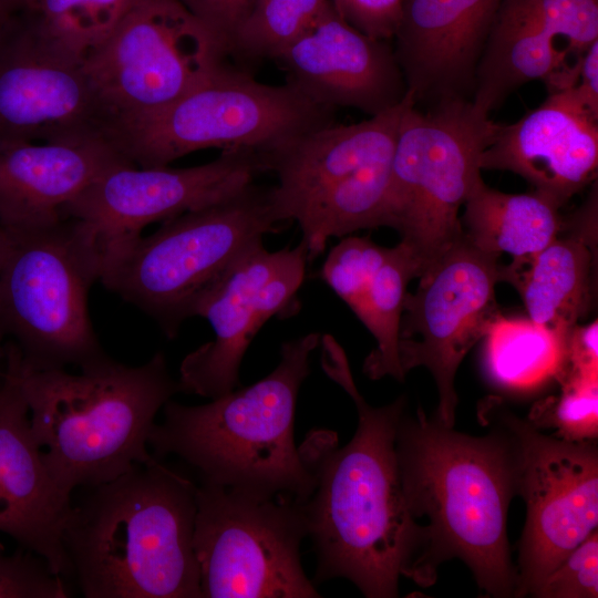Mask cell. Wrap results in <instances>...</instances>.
Returning a JSON list of instances; mask_svg holds the SVG:
<instances>
[{"instance_id": "cell-32", "label": "cell", "mask_w": 598, "mask_h": 598, "mask_svg": "<svg viewBox=\"0 0 598 598\" xmlns=\"http://www.w3.org/2000/svg\"><path fill=\"white\" fill-rule=\"evenodd\" d=\"M62 577L47 561L27 549L7 554L0 543V598H66Z\"/></svg>"}, {"instance_id": "cell-17", "label": "cell", "mask_w": 598, "mask_h": 598, "mask_svg": "<svg viewBox=\"0 0 598 598\" xmlns=\"http://www.w3.org/2000/svg\"><path fill=\"white\" fill-rule=\"evenodd\" d=\"M107 125L82 61L45 44L19 18L0 32V146L106 140Z\"/></svg>"}, {"instance_id": "cell-13", "label": "cell", "mask_w": 598, "mask_h": 598, "mask_svg": "<svg viewBox=\"0 0 598 598\" xmlns=\"http://www.w3.org/2000/svg\"><path fill=\"white\" fill-rule=\"evenodd\" d=\"M225 56L179 0H140L83 66L110 125L171 104L217 72Z\"/></svg>"}, {"instance_id": "cell-31", "label": "cell", "mask_w": 598, "mask_h": 598, "mask_svg": "<svg viewBox=\"0 0 598 598\" xmlns=\"http://www.w3.org/2000/svg\"><path fill=\"white\" fill-rule=\"evenodd\" d=\"M389 249L369 238L344 237L328 252L320 270L321 278L352 309Z\"/></svg>"}, {"instance_id": "cell-3", "label": "cell", "mask_w": 598, "mask_h": 598, "mask_svg": "<svg viewBox=\"0 0 598 598\" xmlns=\"http://www.w3.org/2000/svg\"><path fill=\"white\" fill-rule=\"evenodd\" d=\"M63 546L86 598H202L197 485L156 458L92 486Z\"/></svg>"}, {"instance_id": "cell-12", "label": "cell", "mask_w": 598, "mask_h": 598, "mask_svg": "<svg viewBox=\"0 0 598 598\" xmlns=\"http://www.w3.org/2000/svg\"><path fill=\"white\" fill-rule=\"evenodd\" d=\"M478 419L503 427L517 455V495L527 515L519 542L515 597L533 596L544 578L598 526L596 440L546 435L496 396L484 399Z\"/></svg>"}, {"instance_id": "cell-23", "label": "cell", "mask_w": 598, "mask_h": 598, "mask_svg": "<svg viewBox=\"0 0 598 598\" xmlns=\"http://www.w3.org/2000/svg\"><path fill=\"white\" fill-rule=\"evenodd\" d=\"M124 164L131 163L103 137L1 145L0 223L9 231L55 223L69 202Z\"/></svg>"}, {"instance_id": "cell-40", "label": "cell", "mask_w": 598, "mask_h": 598, "mask_svg": "<svg viewBox=\"0 0 598 598\" xmlns=\"http://www.w3.org/2000/svg\"><path fill=\"white\" fill-rule=\"evenodd\" d=\"M1 358H2V349H1V346H0V362H1Z\"/></svg>"}, {"instance_id": "cell-27", "label": "cell", "mask_w": 598, "mask_h": 598, "mask_svg": "<svg viewBox=\"0 0 598 598\" xmlns=\"http://www.w3.org/2000/svg\"><path fill=\"white\" fill-rule=\"evenodd\" d=\"M421 274L412 250L400 241L389 249L383 264L351 309L377 340V348L363 363V372L371 380L389 375L404 381L399 359L400 323L408 285Z\"/></svg>"}, {"instance_id": "cell-35", "label": "cell", "mask_w": 598, "mask_h": 598, "mask_svg": "<svg viewBox=\"0 0 598 598\" xmlns=\"http://www.w3.org/2000/svg\"><path fill=\"white\" fill-rule=\"evenodd\" d=\"M217 39L227 55L229 39L248 0H179Z\"/></svg>"}, {"instance_id": "cell-1", "label": "cell", "mask_w": 598, "mask_h": 598, "mask_svg": "<svg viewBox=\"0 0 598 598\" xmlns=\"http://www.w3.org/2000/svg\"><path fill=\"white\" fill-rule=\"evenodd\" d=\"M320 346L321 367L355 404L358 426L343 447L336 433L324 430L310 432L298 447L315 478L303 503L317 554L315 580L347 578L368 598L396 597L401 577L432 586L437 575L427 563L426 527L408 506L395 453L406 399L371 406L338 341L322 334Z\"/></svg>"}, {"instance_id": "cell-10", "label": "cell", "mask_w": 598, "mask_h": 598, "mask_svg": "<svg viewBox=\"0 0 598 598\" xmlns=\"http://www.w3.org/2000/svg\"><path fill=\"white\" fill-rule=\"evenodd\" d=\"M498 123L472 100L446 99L403 112L391 165L385 225L422 272L462 235L460 209L482 177L480 158Z\"/></svg>"}, {"instance_id": "cell-24", "label": "cell", "mask_w": 598, "mask_h": 598, "mask_svg": "<svg viewBox=\"0 0 598 598\" xmlns=\"http://www.w3.org/2000/svg\"><path fill=\"white\" fill-rule=\"evenodd\" d=\"M581 230L559 235L532 259L519 266H503L502 281L519 292L529 319L568 334L590 301L594 269L592 244L587 230L596 228L597 188L579 209Z\"/></svg>"}, {"instance_id": "cell-7", "label": "cell", "mask_w": 598, "mask_h": 598, "mask_svg": "<svg viewBox=\"0 0 598 598\" xmlns=\"http://www.w3.org/2000/svg\"><path fill=\"white\" fill-rule=\"evenodd\" d=\"M269 187L250 183L217 203L163 221L104 259L102 285L153 318L167 338L247 248L276 233Z\"/></svg>"}, {"instance_id": "cell-38", "label": "cell", "mask_w": 598, "mask_h": 598, "mask_svg": "<svg viewBox=\"0 0 598 598\" xmlns=\"http://www.w3.org/2000/svg\"><path fill=\"white\" fill-rule=\"evenodd\" d=\"M31 0H0V32L6 30L28 7Z\"/></svg>"}, {"instance_id": "cell-29", "label": "cell", "mask_w": 598, "mask_h": 598, "mask_svg": "<svg viewBox=\"0 0 598 598\" xmlns=\"http://www.w3.org/2000/svg\"><path fill=\"white\" fill-rule=\"evenodd\" d=\"M331 4V0H248L227 54L275 60Z\"/></svg>"}, {"instance_id": "cell-22", "label": "cell", "mask_w": 598, "mask_h": 598, "mask_svg": "<svg viewBox=\"0 0 598 598\" xmlns=\"http://www.w3.org/2000/svg\"><path fill=\"white\" fill-rule=\"evenodd\" d=\"M502 0H403L392 39L415 105L472 100L476 69Z\"/></svg>"}, {"instance_id": "cell-8", "label": "cell", "mask_w": 598, "mask_h": 598, "mask_svg": "<svg viewBox=\"0 0 598 598\" xmlns=\"http://www.w3.org/2000/svg\"><path fill=\"white\" fill-rule=\"evenodd\" d=\"M334 110L288 82L266 84L224 64L171 104L113 121L106 138L138 167L168 166L206 148L261 155L334 123Z\"/></svg>"}, {"instance_id": "cell-6", "label": "cell", "mask_w": 598, "mask_h": 598, "mask_svg": "<svg viewBox=\"0 0 598 598\" xmlns=\"http://www.w3.org/2000/svg\"><path fill=\"white\" fill-rule=\"evenodd\" d=\"M412 101L408 91L399 104L365 121L332 123L261 155L262 171L277 178L269 187L272 214L279 223L298 224L309 262L332 237L385 225L398 132Z\"/></svg>"}, {"instance_id": "cell-34", "label": "cell", "mask_w": 598, "mask_h": 598, "mask_svg": "<svg viewBox=\"0 0 598 598\" xmlns=\"http://www.w3.org/2000/svg\"><path fill=\"white\" fill-rule=\"evenodd\" d=\"M336 11L361 32L391 40L396 30L403 0H331Z\"/></svg>"}, {"instance_id": "cell-19", "label": "cell", "mask_w": 598, "mask_h": 598, "mask_svg": "<svg viewBox=\"0 0 598 598\" xmlns=\"http://www.w3.org/2000/svg\"><path fill=\"white\" fill-rule=\"evenodd\" d=\"M275 61L287 82L313 101L370 116L399 104L408 89L386 40L347 22L331 4Z\"/></svg>"}, {"instance_id": "cell-18", "label": "cell", "mask_w": 598, "mask_h": 598, "mask_svg": "<svg viewBox=\"0 0 598 598\" xmlns=\"http://www.w3.org/2000/svg\"><path fill=\"white\" fill-rule=\"evenodd\" d=\"M598 40V0H502L481 55L472 96L485 114L524 84L543 80L549 92L576 83L579 58Z\"/></svg>"}, {"instance_id": "cell-9", "label": "cell", "mask_w": 598, "mask_h": 598, "mask_svg": "<svg viewBox=\"0 0 598 598\" xmlns=\"http://www.w3.org/2000/svg\"><path fill=\"white\" fill-rule=\"evenodd\" d=\"M8 231L0 266V346L13 343L38 369L95 365L103 350L87 308L101 259L91 235L65 218Z\"/></svg>"}, {"instance_id": "cell-26", "label": "cell", "mask_w": 598, "mask_h": 598, "mask_svg": "<svg viewBox=\"0 0 598 598\" xmlns=\"http://www.w3.org/2000/svg\"><path fill=\"white\" fill-rule=\"evenodd\" d=\"M567 336L529 318L499 313L483 337L485 372L495 385L512 391L533 390L557 380L564 368Z\"/></svg>"}, {"instance_id": "cell-4", "label": "cell", "mask_w": 598, "mask_h": 598, "mask_svg": "<svg viewBox=\"0 0 598 598\" xmlns=\"http://www.w3.org/2000/svg\"><path fill=\"white\" fill-rule=\"evenodd\" d=\"M29 410L30 429L48 471L64 492L110 482L154 457L147 451L154 420L179 392L165 357L128 367L112 358L71 374L23 363L1 344Z\"/></svg>"}, {"instance_id": "cell-15", "label": "cell", "mask_w": 598, "mask_h": 598, "mask_svg": "<svg viewBox=\"0 0 598 598\" xmlns=\"http://www.w3.org/2000/svg\"><path fill=\"white\" fill-rule=\"evenodd\" d=\"M261 172L260 154L251 150L221 151L209 163L185 168L118 165L69 202L61 215L91 235L102 264L142 236L145 226L230 197Z\"/></svg>"}, {"instance_id": "cell-33", "label": "cell", "mask_w": 598, "mask_h": 598, "mask_svg": "<svg viewBox=\"0 0 598 598\" xmlns=\"http://www.w3.org/2000/svg\"><path fill=\"white\" fill-rule=\"evenodd\" d=\"M537 598L598 597V533L574 548L534 591Z\"/></svg>"}, {"instance_id": "cell-14", "label": "cell", "mask_w": 598, "mask_h": 598, "mask_svg": "<svg viewBox=\"0 0 598 598\" xmlns=\"http://www.w3.org/2000/svg\"><path fill=\"white\" fill-rule=\"evenodd\" d=\"M499 256L474 247L462 235L419 277L406 293L400 323L399 359L404 374L425 367L434 378L435 417L454 426L455 375L470 349L499 315L495 286L502 281Z\"/></svg>"}, {"instance_id": "cell-39", "label": "cell", "mask_w": 598, "mask_h": 598, "mask_svg": "<svg viewBox=\"0 0 598 598\" xmlns=\"http://www.w3.org/2000/svg\"><path fill=\"white\" fill-rule=\"evenodd\" d=\"M8 241H9L8 231L0 223V266H1L2 259L4 257V254L8 247Z\"/></svg>"}, {"instance_id": "cell-11", "label": "cell", "mask_w": 598, "mask_h": 598, "mask_svg": "<svg viewBox=\"0 0 598 598\" xmlns=\"http://www.w3.org/2000/svg\"><path fill=\"white\" fill-rule=\"evenodd\" d=\"M194 551L202 598H319L300 545L303 503L282 494L200 483Z\"/></svg>"}, {"instance_id": "cell-30", "label": "cell", "mask_w": 598, "mask_h": 598, "mask_svg": "<svg viewBox=\"0 0 598 598\" xmlns=\"http://www.w3.org/2000/svg\"><path fill=\"white\" fill-rule=\"evenodd\" d=\"M560 391L534 404L527 420L537 429H555L568 441L597 440L598 378L564 374Z\"/></svg>"}, {"instance_id": "cell-36", "label": "cell", "mask_w": 598, "mask_h": 598, "mask_svg": "<svg viewBox=\"0 0 598 598\" xmlns=\"http://www.w3.org/2000/svg\"><path fill=\"white\" fill-rule=\"evenodd\" d=\"M564 374L598 378V322L571 328L566 340Z\"/></svg>"}, {"instance_id": "cell-5", "label": "cell", "mask_w": 598, "mask_h": 598, "mask_svg": "<svg viewBox=\"0 0 598 598\" xmlns=\"http://www.w3.org/2000/svg\"><path fill=\"white\" fill-rule=\"evenodd\" d=\"M321 334L310 332L281 344L278 365L265 378L203 405L168 400L164 421L148 444L157 456L176 455L200 483L288 495L305 503L315 478L295 444L298 393L310 373V355Z\"/></svg>"}, {"instance_id": "cell-41", "label": "cell", "mask_w": 598, "mask_h": 598, "mask_svg": "<svg viewBox=\"0 0 598 598\" xmlns=\"http://www.w3.org/2000/svg\"><path fill=\"white\" fill-rule=\"evenodd\" d=\"M31 2V1H30Z\"/></svg>"}, {"instance_id": "cell-16", "label": "cell", "mask_w": 598, "mask_h": 598, "mask_svg": "<svg viewBox=\"0 0 598 598\" xmlns=\"http://www.w3.org/2000/svg\"><path fill=\"white\" fill-rule=\"evenodd\" d=\"M308 262L301 241L269 251L262 240L233 261L195 306L194 317L206 319L215 338L182 361L179 392L216 399L240 386L250 342L270 318L291 309Z\"/></svg>"}, {"instance_id": "cell-28", "label": "cell", "mask_w": 598, "mask_h": 598, "mask_svg": "<svg viewBox=\"0 0 598 598\" xmlns=\"http://www.w3.org/2000/svg\"><path fill=\"white\" fill-rule=\"evenodd\" d=\"M138 1L31 0L19 18L45 44L83 62Z\"/></svg>"}, {"instance_id": "cell-20", "label": "cell", "mask_w": 598, "mask_h": 598, "mask_svg": "<svg viewBox=\"0 0 598 598\" xmlns=\"http://www.w3.org/2000/svg\"><path fill=\"white\" fill-rule=\"evenodd\" d=\"M481 169L513 172L559 208L597 177L598 114L575 85L550 92L512 124H499Z\"/></svg>"}, {"instance_id": "cell-21", "label": "cell", "mask_w": 598, "mask_h": 598, "mask_svg": "<svg viewBox=\"0 0 598 598\" xmlns=\"http://www.w3.org/2000/svg\"><path fill=\"white\" fill-rule=\"evenodd\" d=\"M71 494L51 477L37 444L16 374L0 362V532L42 557L60 577L72 575L63 534Z\"/></svg>"}, {"instance_id": "cell-37", "label": "cell", "mask_w": 598, "mask_h": 598, "mask_svg": "<svg viewBox=\"0 0 598 598\" xmlns=\"http://www.w3.org/2000/svg\"><path fill=\"white\" fill-rule=\"evenodd\" d=\"M575 87L588 107L598 114V40L578 59Z\"/></svg>"}, {"instance_id": "cell-2", "label": "cell", "mask_w": 598, "mask_h": 598, "mask_svg": "<svg viewBox=\"0 0 598 598\" xmlns=\"http://www.w3.org/2000/svg\"><path fill=\"white\" fill-rule=\"evenodd\" d=\"M472 436L429 417L419 408L403 410L395 453L402 488L415 518L429 524L427 563L458 558L487 596L515 597L516 567L511 559L507 514L517 495V455L509 434Z\"/></svg>"}, {"instance_id": "cell-25", "label": "cell", "mask_w": 598, "mask_h": 598, "mask_svg": "<svg viewBox=\"0 0 598 598\" xmlns=\"http://www.w3.org/2000/svg\"><path fill=\"white\" fill-rule=\"evenodd\" d=\"M461 219L465 238L477 249L513 257L519 267L560 233L559 207L536 193L508 194L494 189L481 177L464 202Z\"/></svg>"}]
</instances>
